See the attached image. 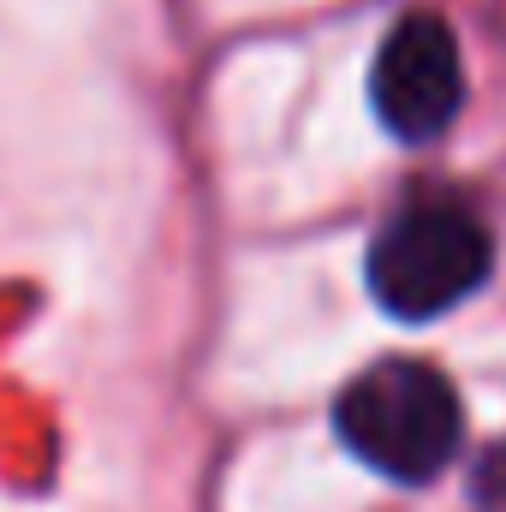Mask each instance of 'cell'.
I'll use <instances>...</instances> for the list:
<instances>
[{
    "label": "cell",
    "mask_w": 506,
    "mask_h": 512,
    "mask_svg": "<svg viewBox=\"0 0 506 512\" xmlns=\"http://www.w3.org/2000/svg\"><path fill=\"white\" fill-rule=\"evenodd\" d=\"M370 108L399 143H435L465 108V60L435 12H405L376 48Z\"/></svg>",
    "instance_id": "3957f363"
},
{
    "label": "cell",
    "mask_w": 506,
    "mask_h": 512,
    "mask_svg": "<svg viewBox=\"0 0 506 512\" xmlns=\"http://www.w3.org/2000/svg\"><path fill=\"white\" fill-rule=\"evenodd\" d=\"M471 501H477L483 512H506V441H501V447H489V453L477 459Z\"/></svg>",
    "instance_id": "277c9868"
},
{
    "label": "cell",
    "mask_w": 506,
    "mask_h": 512,
    "mask_svg": "<svg viewBox=\"0 0 506 512\" xmlns=\"http://www.w3.org/2000/svg\"><path fill=\"white\" fill-rule=\"evenodd\" d=\"M495 268L489 227L453 197L405 203L370 239V292L399 322H435L459 310Z\"/></svg>",
    "instance_id": "7a4b0ae2"
},
{
    "label": "cell",
    "mask_w": 506,
    "mask_h": 512,
    "mask_svg": "<svg viewBox=\"0 0 506 512\" xmlns=\"http://www.w3.org/2000/svg\"><path fill=\"white\" fill-rule=\"evenodd\" d=\"M334 429L352 459H364L381 477L435 483L465 441V411L435 364L387 358L346 382V393L334 399Z\"/></svg>",
    "instance_id": "6da1fadb"
}]
</instances>
